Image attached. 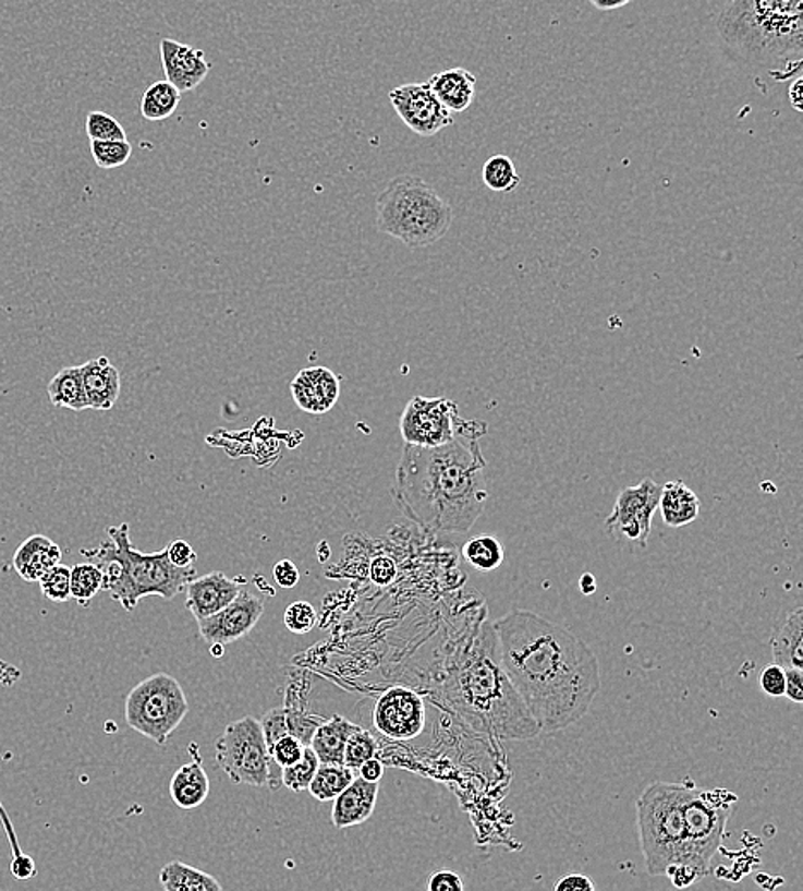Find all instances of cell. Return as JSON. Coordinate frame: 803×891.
Segmentation results:
<instances>
[{"mask_svg": "<svg viewBox=\"0 0 803 891\" xmlns=\"http://www.w3.org/2000/svg\"><path fill=\"white\" fill-rule=\"evenodd\" d=\"M293 401L311 416L328 413L340 398V377L328 368L302 369L290 384Z\"/></svg>", "mask_w": 803, "mask_h": 891, "instance_id": "e0dca14e", "label": "cell"}, {"mask_svg": "<svg viewBox=\"0 0 803 891\" xmlns=\"http://www.w3.org/2000/svg\"><path fill=\"white\" fill-rule=\"evenodd\" d=\"M160 53L167 83L179 93L196 89L211 71L203 50L191 45L165 38L160 44Z\"/></svg>", "mask_w": 803, "mask_h": 891, "instance_id": "2e32d148", "label": "cell"}, {"mask_svg": "<svg viewBox=\"0 0 803 891\" xmlns=\"http://www.w3.org/2000/svg\"><path fill=\"white\" fill-rule=\"evenodd\" d=\"M784 669L778 664L767 665L761 671L759 686L764 695L771 696V698H781L784 696Z\"/></svg>", "mask_w": 803, "mask_h": 891, "instance_id": "b9f144b4", "label": "cell"}, {"mask_svg": "<svg viewBox=\"0 0 803 891\" xmlns=\"http://www.w3.org/2000/svg\"><path fill=\"white\" fill-rule=\"evenodd\" d=\"M463 557L470 566L478 571H494L502 566L503 545L496 537L478 535L467 540L463 545Z\"/></svg>", "mask_w": 803, "mask_h": 891, "instance_id": "4dcf8cb0", "label": "cell"}, {"mask_svg": "<svg viewBox=\"0 0 803 891\" xmlns=\"http://www.w3.org/2000/svg\"><path fill=\"white\" fill-rule=\"evenodd\" d=\"M264 614V602L251 592L239 593L232 604L208 619L197 621L200 638L211 645L235 643L240 638L256 628Z\"/></svg>", "mask_w": 803, "mask_h": 891, "instance_id": "9a60e30c", "label": "cell"}, {"mask_svg": "<svg viewBox=\"0 0 803 891\" xmlns=\"http://www.w3.org/2000/svg\"><path fill=\"white\" fill-rule=\"evenodd\" d=\"M92 155L98 167L110 170L127 164L132 146L129 141H92Z\"/></svg>", "mask_w": 803, "mask_h": 891, "instance_id": "8d00e7d4", "label": "cell"}, {"mask_svg": "<svg viewBox=\"0 0 803 891\" xmlns=\"http://www.w3.org/2000/svg\"><path fill=\"white\" fill-rule=\"evenodd\" d=\"M160 883L165 891H223L215 876L180 860L165 864Z\"/></svg>", "mask_w": 803, "mask_h": 891, "instance_id": "4316f807", "label": "cell"}, {"mask_svg": "<svg viewBox=\"0 0 803 891\" xmlns=\"http://www.w3.org/2000/svg\"><path fill=\"white\" fill-rule=\"evenodd\" d=\"M737 803L735 794L728 791H703L689 784L683 804V820L688 833V857L692 871L706 878L713 857L723 844L728 818Z\"/></svg>", "mask_w": 803, "mask_h": 891, "instance_id": "30bf717a", "label": "cell"}, {"mask_svg": "<svg viewBox=\"0 0 803 891\" xmlns=\"http://www.w3.org/2000/svg\"><path fill=\"white\" fill-rule=\"evenodd\" d=\"M428 88L449 113H461L472 107L476 96V77L464 68H452L434 74Z\"/></svg>", "mask_w": 803, "mask_h": 891, "instance_id": "7402d4cb", "label": "cell"}, {"mask_svg": "<svg viewBox=\"0 0 803 891\" xmlns=\"http://www.w3.org/2000/svg\"><path fill=\"white\" fill-rule=\"evenodd\" d=\"M209 796V779L199 756L182 764L170 780V797L180 809L199 808Z\"/></svg>", "mask_w": 803, "mask_h": 891, "instance_id": "cb8c5ba5", "label": "cell"}, {"mask_svg": "<svg viewBox=\"0 0 803 891\" xmlns=\"http://www.w3.org/2000/svg\"><path fill=\"white\" fill-rule=\"evenodd\" d=\"M0 823L4 828L5 835H8L9 845H11V872L16 880H32L36 875L35 860L21 851L20 840H17L16 830L5 811L4 804L0 803Z\"/></svg>", "mask_w": 803, "mask_h": 891, "instance_id": "836d02e7", "label": "cell"}, {"mask_svg": "<svg viewBox=\"0 0 803 891\" xmlns=\"http://www.w3.org/2000/svg\"><path fill=\"white\" fill-rule=\"evenodd\" d=\"M374 727L391 741H413L427 724L424 696L406 686H391L377 698L372 710Z\"/></svg>", "mask_w": 803, "mask_h": 891, "instance_id": "4fadbf2b", "label": "cell"}, {"mask_svg": "<svg viewBox=\"0 0 803 891\" xmlns=\"http://www.w3.org/2000/svg\"><path fill=\"white\" fill-rule=\"evenodd\" d=\"M482 179L490 191L503 192V194L515 191L521 184V177L514 161L506 155L491 156L490 160L485 161Z\"/></svg>", "mask_w": 803, "mask_h": 891, "instance_id": "1f68e13d", "label": "cell"}, {"mask_svg": "<svg viewBox=\"0 0 803 891\" xmlns=\"http://www.w3.org/2000/svg\"><path fill=\"white\" fill-rule=\"evenodd\" d=\"M185 605L197 621L208 619L223 611L239 597L240 585L224 573L212 571L188 581L185 587Z\"/></svg>", "mask_w": 803, "mask_h": 891, "instance_id": "ac0fdd59", "label": "cell"}, {"mask_svg": "<svg viewBox=\"0 0 803 891\" xmlns=\"http://www.w3.org/2000/svg\"><path fill=\"white\" fill-rule=\"evenodd\" d=\"M553 891H596L595 884L589 880V876L572 872L565 875L557 881Z\"/></svg>", "mask_w": 803, "mask_h": 891, "instance_id": "c3c4849f", "label": "cell"}, {"mask_svg": "<svg viewBox=\"0 0 803 891\" xmlns=\"http://www.w3.org/2000/svg\"><path fill=\"white\" fill-rule=\"evenodd\" d=\"M305 748H307V746H305L304 743H300L296 737L287 736L281 737L280 741H276L271 748L268 749V752L272 764L283 770V768L292 767L296 761L302 760Z\"/></svg>", "mask_w": 803, "mask_h": 891, "instance_id": "60d3db41", "label": "cell"}, {"mask_svg": "<svg viewBox=\"0 0 803 891\" xmlns=\"http://www.w3.org/2000/svg\"><path fill=\"white\" fill-rule=\"evenodd\" d=\"M108 540L83 554L104 575V592L125 611H134L144 597L172 600L196 578V568L179 569L168 561L167 547L155 554L137 551L131 542L129 523L107 528Z\"/></svg>", "mask_w": 803, "mask_h": 891, "instance_id": "5b68a950", "label": "cell"}, {"mask_svg": "<svg viewBox=\"0 0 803 891\" xmlns=\"http://www.w3.org/2000/svg\"><path fill=\"white\" fill-rule=\"evenodd\" d=\"M84 393L89 410L108 412L120 396V374L107 357H96L81 365Z\"/></svg>", "mask_w": 803, "mask_h": 891, "instance_id": "d6986e66", "label": "cell"}, {"mask_svg": "<svg viewBox=\"0 0 803 891\" xmlns=\"http://www.w3.org/2000/svg\"><path fill=\"white\" fill-rule=\"evenodd\" d=\"M211 653L215 659H220V657H223L224 647H221V645H211Z\"/></svg>", "mask_w": 803, "mask_h": 891, "instance_id": "db71d44e", "label": "cell"}, {"mask_svg": "<svg viewBox=\"0 0 803 891\" xmlns=\"http://www.w3.org/2000/svg\"><path fill=\"white\" fill-rule=\"evenodd\" d=\"M628 4V0H625V2H617V4H604V2H596V0L592 2L593 8L599 9V11H613V9L625 8Z\"/></svg>", "mask_w": 803, "mask_h": 891, "instance_id": "f5cc1de1", "label": "cell"}, {"mask_svg": "<svg viewBox=\"0 0 803 891\" xmlns=\"http://www.w3.org/2000/svg\"><path fill=\"white\" fill-rule=\"evenodd\" d=\"M442 698L476 734L500 741H530L542 734L503 672L494 624L488 619L479 621L452 657Z\"/></svg>", "mask_w": 803, "mask_h": 891, "instance_id": "3957f363", "label": "cell"}, {"mask_svg": "<svg viewBox=\"0 0 803 891\" xmlns=\"http://www.w3.org/2000/svg\"><path fill=\"white\" fill-rule=\"evenodd\" d=\"M580 587L581 592H583L584 595H592V593L596 590L595 578H593V575H589V573H587V575H583V578H581L580 581Z\"/></svg>", "mask_w": 803, "mask_h": 891, "instance_id": "816d5d0a", "label": "cell"}, {"mask_svg": "<svg viewBox=\"0 0 803 891\" xmlns=\"http://www.w3.org/2000/svg\"><path fill=\"white\" fill-rule=\"evenodd\" d=\"M428 891H464V883L463 878H461L458 872L448 871V869H442V871L434 872V875L428 878L427 883Z\"/></svg>", "mask_w": 803, "mask_h": 891, "instance_id": "bcb514c9", "label": "cell"}, {"mask_svg": "<svg viewBox=\"0 0 803 891\" xmlns=\"http://www.w3.org/2000/svg\"><path fill=\"white\" fill-rule=\"evenodd\" d=\"M188 713L187 696L165 672L141 681L125 698V722L141 736L165 746Z\"/></svg>", "mask_w": 803, "mask_h": 891, "instance_id": "ba28073f", "label": "cell"}, {"mask_svg": "<svg viewBox=\"0 0 803 891\" xmlns=\"http://www.w3.org/2000/svg\"><path fill=\"white\" fill-rule=\"evenodd\" d=\"M104 588V575L93 563H77L71 568V599L80 605H88Z\"/></svg>", "mask_w": 803, "mask_h": 891, "instance_id": "d6a6232c", "label": "cell"}, {"mask_svg": "<svg viewBox=\"0 0 803 891\" xmlns=\"http://www.w3.org/2000/svg\"><path fill=\"white\" fill-rule=\"evenodd\" d=\"M272 580L283 590H292L300 581L299 568L290 559L278 561L272 568Z\"/></svg>", "mask_w": 803, "mask_h": 891, "instance_id": "ee69618b", "label": "cell"}, {"mask_svg": "<svg viewBox=\"0 0 803 891\" xmlns=\"http://www.w3.org/2000/svg\"><path fill=\"white\" fill-rule=\"evenodd\" d=\"M400 432L406 446L440 448L463 434L484 436L487 424L461 419L458 405L446 396H413L401 413Z\"/></svg>", "mask_w": 803, "mask_h": 891, "instance_id": "8fae6325", "label": "cell"}, {"mask_svg": "<svg viewBox=\"0 0 803 891\" xmlns=\"http://www.w3.org/2000/svg\"><path fill=\"white\" fill-rule=\"evenodd\" d=\"M216 763L227 773L228 779L236 785L264 787L272 791L280 787L281 768L272 764L268 746L264 739L260 722L254 717H244L228 724L216 741Z\"/></svg>", "mask_w": 803, "mask_h": 891, "instance_id": "9c48e42d", "label": "cell"}, {"mask_svg": "<svg viewBox=\"0 0 803 891\" xmlns=\"http://www.w3.org/2000/svg\"><path fill=\"white\" fill-rule=\"evenodd\" d=\"M40 590L52 602H68L71 599V568L64 564H57L41 576Z\"/></svg>", "mask_w": 803, "mask_h": 891, "instance_id": "74e56055", "label": "cell"}, {"mask_svg": "<svg viewBox=\"0 0 803 891\" xmlns=\"http://www.w3.org/2000/svg\"><path fill=\"white\" fill-rule=\"evenodd\" d=\"M283 621L288 631H292L293 635H307V633L316 628L317 612L308 602L299 600V602L288 605Z\"/></svg>", "mask_w": 803, "mask_h": 891, "instance_id": "ab89813d", "label": "cell"}, {"mask_svg": "<svg viewBox=\"0 0 803 891\" xmlns=\"http://www.w3.org/2000/svg\"><path fill=\"white\" fill-rule=\"evenodd\" d=\"M802 89H803V80L802 77H796L793 83L790 84V89H788V98H790V105L793 107V110L796 112H802Z\"/></svg>", "mask_w": 803, "mask_h": 891, "instance_id": "f907efd6", "label": "cell"}, {"mask_svg": "<svg viewBox=\"0 0 803 891\" xmlns=\"http://www.w3.org/2000/svg\"><path fill=\"white\" fill-rule=\"evenodd\" d=\"M719 36L740 57L787 80L800 71L802 0H737L718 20Z\"/></svg>", "mask_w": 803, "mask_h": 891, "instance_id": "277c9868", "label": "cell"}, {"mask_svg": "<svg viewBox=\"0 0 803 891\" xmlns=\"http://www.w3.org/2000/svg\"><path fill=\"white\" fill-rule=\"evenodd\" d=\"M48 396L56 407L68 408L72 412L89 410L86 393H84L83 376H81V365L64 368L57 372L52 381L48 383Z\"/></svg>", "mask_w": 803, "mask_h": 891, "instance_id": "83f0119b", "label": "cell"}, {"mask_svg": "<svg viewBox=\"0 0 803 891\" xmlns=\"http://www.w3.org/2000/svg\"><path fill=\"white\" fill-rule=\"evenodd\" d=\"M62 551L52 539L45 535H32L24 540L12 556V568L24 581L38 583L41 576L60 564Z\"/></svg>", "mask_w": 803, "mask_h": 891, "instance_id": "44dd1931", "label": "cell"}, {"mask_svg": "<svg viewBox=\"0 0 803 891\" xmlns=\"http://www.w3.org/2000/svg\"><path fill=\"white\" fill-rule=\"evenodd\" d=\"M382 776L384 764L382 761L377 760V758H372V760L365 761V763L358 768V779L365 780V782H370V784H379Z\"/></svg>", "mask_w": 803, "mask_h": 891, "instance_id": "681fc988", "label": "cell"}, {"mask_svg": "<svg viewBox=\"0 0 803 891\" xmlns=\"http://www.w3.org/2000/svg\"><path fill=\"white\" fill-rule=\"evenodd\" d=\"M494 624L500 664L539 731L577 724L599 691V664L581 638L535 612L514 609Z\"/></svg>", "mask_w": 803, "mask_h": 891, "instance_id": "6da1fadb", "label": "cell"}, {"mask_svg": "<svg viewBox=\"0 0 803 891\" xmlns=\"http://www.w3.org/2000/svg\"><path fill=\"white\" fill-rule=\"evenodd\" d=\"M377 228L412 249L428 248L446 237L454 220L451 204L415 176H398L376 201Z\"/></svg>", "mask_w": 803, "mask_h": 891, "instance_id": "52a82bcc", "label": "cell"}, {"mask_svg": "<svg viewBox=\"0 0 803 891\" xmlns=\"http://www.w3.org/2000/svg\"><path fill=\"white\" fill-rule=\"evenodd\" d=\"M86 132L92 141H127V134L119 120L101 110H93L88 113Z\"/></svg>", "mask_w": 803, "mask_h": 891, "instance_id": "f35d334b", "label": "cell"}, {"mask_svg": "<svg viewBox=\"0 0 803 891\" xmlns=\"http://www.w3.org/2000/svg\"><path fill=\"white\" fill-rule=\"evenodd\" d=\"M379 784H370L362 779L353 780L340 796L336 797L332 806L331 821L336 828L358 827L376 811Z\"/></svg>", "mask_w": 803, "mask_h": 891, "instance_id": "ffe728a7", "label": "cell"}, {"mask_svg": "<svg viewBox=\"0 0 803 891\" xmlns=\"http://www.w3.org/2000/svg\"><path fill=\"white\" fill-rule=\"evenodd\" d=\"M689 784L653 782L637 799V832L647 872L665 876L680 890L701 881L688 857L683 804Z\"/></svg>", "mask_w": 803, "mask_h": 891, "instance_id": "8992f818", "label": "cell"}, {"mask_svg": "<svg viewBox=\"0 0 803 891\" xmlns=\"http://www.w3.org/2000/svg\"><path fill=\"white\" fill-rule=\"evenodd\" d=\"M355 772L346 767H332V764H320L316 775L308 785V792L314 799L319 803H328L340 796L341 792L355 780Z\"/></svg>", "mask_w": 803, "mask_h": 891, "instance_id": "f546056e", "label": "cell"}, {"mask_svg": "<svg viewBox=\"0 0 803 891\" xmlns=\"http://www.w3.org/2000/svg\"><path fill=\"white\" fill-rule=\"evenodd\" d=\"M661 485L653 479L623 489L617 497L613 511L607 518V530L617 539L646 547L652 533L653 516L658 509Z\"/></svg>", "mask_w": 803, "mask_h": 891, "instance_id": "7c38bea8", "label": "cell"}, {"mask_svg": "<svg viewBox=\"0 0 803 891\" xmlns=\"http://www.w3.org/2000/svg\"><path fill=\"white\" fill-rule=\"evenodd\" d=\"M478 440L463 434L440 448L404 444L392 494L424 532L464 533L484 515L490 494Z\"/></svg>", "mask_w": 803, "mask_h": 891, "instance_id": "7a4b0ae2", "label": "cell"}, {"mask_svg": "<svg viewBox=\"0 0 803 891\" xmlns=\"http://www.w3.org/2000/svg\"><path fill=\"white\" fill-rule=\"evenodd\" d=\"M377 752H379V743H377L376 736L372 732L360 727L348 739L343 764L355 772L365 761L376 758Z\"/></svg>", "mask_w": 803, "mask_h": 891, "instance_id": "e575fe53", "label": "cell"}, {"mask_svg": "<svg viewBox=\"0 0 803 891\" xmlns=\"http://www.w3.org/2000/svg\"><path fill=\"white\" fill-rule=\"evenodd\" d=\"M784 696L793 703H803V671L802 669H784Z\"/></svg>", "mask_w": 803, "mask_h": 891, "instance_id": "7dc6e473", "label": "cell"}, {"mask_svg": "<svg viewBox=\"0 0 803 891\" xmlns=\"http://www.w3.org/2000/svg\"><path fill=\"white\" fill-rule=\"evenodd\" d=\"M319 767L320 763L317 760L316 752L312 751L311 748H305L302 760L281 770V785L292 792L308 791V785H311L312 779L316 775Z\"/></svg>", "mask_w": 803, "mask_h": 891, "instance_id": "d590c367", "label": "cell"}, {"mask_svg": "<svg viewBox=\"0 0 803 891\" xmlns=\"http://www.w3.org/2000/svg\"><path fill=\"white\" fill-rule=\"evenodd\" d=\"M168 561L179 569L194 568V563L197 561V554L191 544L185 540H175L172 544L167 545Z\"/></svg>", "mask_w": 803, "mask_h": 891, "instance_id": "7bdbcfd3", "label": "cell"}, {"mask_svg": "<svg viewBox=\"0 0 803 891\" xmlns=\"http://www.w3.org/2000/svg\"><path fill=\"white\" fill-rule=\"evenodd\" d=\"M803 609L796 607L788 614L783 626L771 641L775 664L783 669H802L803 671Z\"/></svg>", "mask_w": 803, "mask_h": 891, "instance_id": "484cf974", "label": "cell"}, {"mask_svg": "<svg viewBox=\"0 0 803 891\" xmlns=\"http://www.w3.org/2000/svg\"><path fill=\"white\" fill-rule=\"evenodd\" d=\"M358 729L360 725L353 724L344 717L334 713L328 720H324L323 724L316 729L308 748L316 752L320 764L344 767V748H346L350 736Z\"/></svg>", "mask_w": 803, "mask_h": 891, "instance_id": "603a6c76", "label": "cell"}, {"mask_svg": "<svg viewBox=\"0 0 803 891\" xmlns=\"http://www.w3.org/2000/svg\"><path fill=\"white\" fill-rule=\"evenodd\" d=\"M658 509L667 527H685L697 520L701 501L691 487L683 484L682 480H671L661 485Z\"/></svg>", "mask_w": 803, "mask_h": 891, "instance_id": "d4e9b609", "label": "cell"}, {"mask_svg": "<svg viewBox=\"0 0 803 891\" xmlns=\"http://www.w3.org/2000/svg\"><path fill=\"white\" fill-rule=\"evenodd\" d=\"M182 100V93L177 92L167 81H156L144 92L141 98V116L151 122H160L175 113Z\"/></svg>", "mask_w": 803, "mask_h": 891, "instance_id": "f1b7e54d", "label": "cell"}, {"mask_svg": "<svg viewBox=\"0 0 803 891\" xmlns=\"http://www.w3.org/2000/svg\"><path fill=\"white\" fill-rule=\"evenodd\" d=\"M389 101L407 129L418 136H436L452 125L451 113L439 104L427 83H410L389 93Z\"/></svg>", "mask_w": 803, "mask_h": 891, "instance_id": "5bb4252c", "label": "cell"}, {"mask_svg": "<svg viewBox=\"0 0 803 891\" xmlns=\"http://www.w3.org/2000/svg\"><path fill=\"white\" fill-rule=\"evenodd\" d=\"M370 580L379 587H388L396 580V564L388 556H377L370 563Z\"/></svg>", "mask_w": 803, "mask_h": 891, "instance_id": "f6af8a7d", "label": "cell"}]
</instances>
